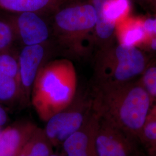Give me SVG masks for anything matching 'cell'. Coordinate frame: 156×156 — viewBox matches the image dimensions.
<instances>
[{"mask_svg": "<svg viewBox=\"0 0 156 156\" xmlns=\"http://www.w3.org/2000/svg\"><path fill=\"white\" fill-rule=\"evenodd\" d=\"M76 91L77 76L73 62L56 59L40 69L34 83L31 103L39 118L46 122L71 104Z\"/></svg>", "mask_w": 156, "mask_h": 156, "instance_id": "cell-1", "label": "cell"}, {"mask_svg": "<svg viewBox=\"0 0 156 156\" xmlns=\"http://www.w3.org/2000/svg\"><path fill=\"white\" fill-rule=\"evenodd\" d=\"M92 102L99 117L138 139L151 105L144 87H134L123 94L105 85Z\"/></svg>", "mask_w": 156, "mask_h": 156, "instance_id": "cell-2", "label": "cell"}, {"mask_svg": "<svg viewBox=\"0 0 156 156\" xmlns=\"http://www.w3.org/2000/svg\"><path fill=\"white\" fill-rule=\"evenodd\" d=\"M53 14L50 28L57 44L68 56L80 55L86 35L96 24L94 6L91 3L63 4Z\"/></svg>", "mask_w": 156, "mask_h": 156, "instance_id": "cell-3", "label": "cell"}, {"mask_svg": "<svg viewBox=\"0 0 156 156\" xmlns=\"http://www.w3.org/2000/svg\"><path fill=\"white\" fill-rule=\"evenodd\" d=\"M93 111L92 101L85 102L76 94L69 106L46 122L44 130L53 147L62 146L66 140L82 127Z\"/></svg>", "mask_w": 156, "mask_h": 156, "instance_id": "cell-4", "label": "cell"}, {"mask_svg": "<svg viewBox=\"0 0 156 156\" xmlns=\"http://www.w3.org/2000/svg\"><path fill=\"white\" fill-rule=\"evenodd\" d=\"M95 144L98 156H148L136 137L100 117Z\"/></svg>", "mask_w": 156, "mask_h": 156, "instance_id": "cell-5", "label": "cell"}, {"mask_svg": "<svg viewBox=\"0 0 156 156\" xmlns=\"http://www.w3.org/2000/svg\"><path fill=\"white\" fill-rule=\"evenodd\" d=\"M1 18L11 25L19 39L24 46L46 45L51 35V28L38 13L27 12L6 14Z\"/></svg>", "mask_w": 156, "mask_h": 156, "instance_id": "cell-6", "label": "cell"}, {"mask_svg": "<svg viewBox=\"0 0 156 156\" xmlns=\"http://www.w3.org/2000/svg\"><path fill=\"white\" fill-rule=\"evenodd\" d=\"M46 45L24 46L19 53V78L20 103L27 105L31 103L34 83L40 69L45 64Z\"/></svg>", "mask_w": 156, "mask_h": 156, "instance_id": "cell-7", "label": "cell"}, {"mask_svg": "<svg viewBox=\"0 0 156 156\" xmlns=\"http://www.w3.org/2000/svg\"><path fill=\"white\" fill-rule=\"evenodd\" d=\"M99 116L94 111L82 127L71 135L62 145L65 156H98L96 134Z\"/></svg>", "mask_w": 156, "mask_h": 156, "instance_id": "cell-8", "label": "cell"}, {"mask_svg": "<svg viewBox=\"0 0 156 156\" xmlns=\"http://www.w3.org/2000/svg\"><path fill=\"white\" fill-rule=\"evenodd\" d=\"M34 123L23 120L13 124L0 133V156H17L37 128Z\"/></svg>", "mask_w": 156, "mask_h": 156, "instance_id": "cell-9", "label": "cell"}, {"mask_svg": "<svg viewBox=\"0 0 156 156\" xmlns=\"http://www.w3.org/2000/svg\"><path fill=\"white\" fill-rule=\"evenodd\" d=\"M116 56L118 65L114 75L119 81L127 80L139 74L144 69V56L133 46L119 45L116 50Z\"/></svg>", "mask_w": 156, "mask_h": 156, "instance_id": "cell-10", "label": "cell"}, {"mask_svg": "<svg viewBox=\"0 0 156 156\" xmlns=\"http://www.w3.org/2000/svg\"><path fill=\"white\" fill-rule=\"evenodd\" d=\"M67 0H0V9L18 13L27 12L41 15L53 13Z\"/></svg>", "mask_w": 156, "mask_h": 156, "instance_id": "cell-11", "label": "cell"}, {"mask_svg": "<svg viewBox=\"0 0 156 156\" xmlns=\"http://www.w3.org/2000/svg\"><path fill=\"white\" fill-rule=\"evenodd\" d=\"M53 147L44 128L38 127L22 151L17 156H50L53 153Z\"/></svg>", "mask_w": 156, "mask_h": 156, "instance_id": "cell-12", "label": "cell"}, {"mask_svg": "<svg viewBox=\"0 0 156 156\" xmlns=\"http://www.w3.org/2000/svg\"><path fill=\"white\" fill-rule=\"evenodd\" d=\"M106 0H92L97 13V22L94 28L98 37L102 39H108L113 33L115 22L109 20L103 13L102 8Z\"/></svg>", "mask_w": 156, "mask_h": 156, "instance_id": "cell-13", "label": "cell"}, {"mask_svg": "<svg viewBox=\"0 0 156 156\" xmlns=\"http://www.w3.org/2000/svg\"><path fill=\"white\" fill-rule=\"evenodd\" d=\"M21 94L18 80L15 78L0 75V101L12 102L19 101Z\"/></svg>", "mask_w": 156, "mask_h": 156, "instance_id": "cell-14", "label": "cell"}, {"mask_svg": "<svg viewBox=\"0 0 156 156\" xmlns=\"http://www.w3.org/2000/svg\"><path fill=\"white\" fill-rule=\"evenodd\" d=\"M19 53L12 50L0 51V75L15 78H19Z\"/></svg>", "mask_w": 156, "mask_h": 156, "instance_id": "cell-15", "label": "cell"}, {"mask_svg": "<svg viewBox=\"0 0 156 156\" xmlns=\"http://www.w3.org/2000/svg\"><path fill=\"white\" fill-rule=\"evenodd\" d=\"M138 139L146 151L156 145V113H148Z\"/></svg>", "mask_w": 156, "mask_h": 156, "instance_id": "cell-16", "label": "cell"}, {"mask_svg": "<svg viewBox=\"0 0 156 156\" xmlns=\"http://www.w3.org/2000/svg\"><path fill=\"white\" fill-rule=\"evenodd\" d=\"M128 0H106L102 11L108 19L115 22L119 17L128 10Z\"/></svg>", "mask_w": 156, "mask_h": 156, "instance_id": "cell-17", "label": "cell"}, {"mask_svg": "<svg viewBox=\"0 0 156 156\" xmlns=\"http://www.w3.org/2000/svg\"><path fill=\"white\" fill-rule=\"evenodd\" d=\"M16 39V35L11 25L0 19V51L12 49Z\"/></svg>", "mask_w": 156, "mask_h": 156, "instance_id": "cell-18", "label": "cell"}, {"mask_svg": "<svg viewBox=\"0 0 156 156\" xmlns=\"http://www.w3.org/2000/svg\"><path fill=\"white\" fill-rule=\"evenodd\" d=\"M144 83L145 89L148 93L156 97V67L151 68L146 72Z\"/></svg>", "mask_w": 156, "mask_h": 156, "instance_id": "cell-19", "label": "cell"}, {"mask_svg": "<svg viewBox=\"0 0 156 156\" xmlns=\"http://www.w3.org/2000/svg\"><path fill=\"white\" fill-rule=\"evenodd\" d=\"M144 35V29L142 27H136L128 31L126 34L123 42L124 45L133 46L136 42L142 39Z\"/></svg>", "mask_w": 156, "mask_h": 156, "instance_id": "cell-20", "label": "cell"}, {"mask_svg": "<svg viewBox=\"0 0 156 156\" xmlns=\"http://www.w3.org/2000/svg\"><path fill=\"white\" fill-rule=\"evenodd\" d=\"M144 29L149 33H156V18L146 20L144 23Z\"/></svg>", "mask_w": 156, "mask_h": 156, "instance_id": "cell-21", "label": "cell"}, {"mask_svg": "<svg viewBox=\"0 0 156 156\" xmlns=\"http://www.w3.org/2000/svg\"><path fill=\"white\" fill-rule=\"evenodd\" d=\"M8 120V115L4 109L0 105V128Z\"/></svg>", "mask_w": 156, "mask_h": 156, "instance_id": "cell-22", "label": "cell"}, {"mask_svg": "<svg viewBox=\"0 0 156 156\" xmlns=\"http://www.w3.org/2000/svg\"><path fill=\"white\" fill-rule=\"evenodd\" d=\"M148 156H156V145L147 151Z\"/></svg>", "mask_w": 156, "mask_h": 156, "instance_id": "cell-23", "label": "cell"}, {"mask_svg": "<svg viewBox=\"0 0 156 156\" xmlns=\"http://www.w3.org/2000/svg\"><path fill=\"white\" fill-rule=\"evenodd\" d=\"M151 47L153 48V49L156 50V39H154L152 41V44H151Z\"/></svg>", "mask_w": 156, "mask_h": 156, "instance_id": "cell-24", "label": "cell"}, {"mask_svg": "<svg viewBox=\"0 0 156 156\" xmlns=\"http://www.w3.org/2000/svg\"><path fill=\"white\" fill-rule=\"evenodd\" d=\"M50 156H65L64 155H59V154H54L53 153L52 154H51Z\"/></svg>", "mask_w": 156, "mask_h": 156, "instance_id": "cell-25", "label": "cell"}, {"mask_svg": "<svg viewBox=\"0 0 156 156\" xmlns=\"http://www.w3.org/2000/svg\"><path fill=\"white\" fill-rule=\"evenodd\" d=\"M1 129H1V128H0V133H1Z\"/></svg>", "mask_w": 156, "mask_h": 156, "instance_id": "cell-26", "label": "cell"}]
</instances>
